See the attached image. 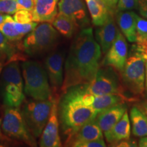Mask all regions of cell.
<instances>
[{
	"label": "cell",
	"instance_id": "obj_1",
	"mask_svg": "<svg viewBox=\"0 0 147 147\" xmlns=\"http://www.w3.org/2000/svg\"><path fill=\"white\" fill-rule=\"evenodd\" d=\"M101 55L100 46L95 39L93 29H82L73 40L66 59L62 92L74 86L89 84L100 68Z\"/></svg>",
	"mask_w": 147,
	"mask_h": 147
},
{
	"label": "cell",
	"instance_id": "obj_2",
	"mask_svg": "<svg viewBox=\"0 0 147 147\" xmlns=\"http://www.w3.org/2000/svg\"><path fill=\"white\" fill-rule=\"evenodd\" d=\"M87 85L80 84L69 88L63 92L60 100L59 115L63 134L67 136L66 140L97 116L91 106H84L82 103V96Z\"/></svg>",
	"mask_w": 147,
	"mask_h": 147
},
{
	"label": "cell",
	"instance_id": "obj_3",
	"mask_svg": "<svg viewBox=\"0 0 147 147\" xmlns=\"http://www.w3.org/2000/svg\"><path fill=\"white\" fill-rule=\"evenodd\" d=\"M25 94L36 100H52V89L47 71L39 62L25 61L22 63Z\"/></svg>",
	"mask_w": 147,
	"mask_h": 147
},
{
	"label": "cell",
	"instance_id": "obj_4",
	"mask_svg": "<svg viewBox=\"0 0 147 147\" xmlns=\"http://www.w3.org/2000/svg\"><path fill=\"white\" fill-rule=\"evenodd\" d=\"M59 34L49 23L38 25L23 42V50L29 56H36L51 50L58 41Z\"/></svg>",
	"mask_w": 147,
	"mask_h": 147
},
{
	"label": "cell",
	"instance_id": "obj_5",
	"mask_svg": "<svg viewBox=\"0 0 147 147\" xmlns=\"http://www.w3.org/2000/svg\"><path fill=\"white\" fill-rule=\"evenodd\" d=\"M121 74L125 89L135 96L142 94L145 85V61L137 51L127 59Z\"/></svg>",
	"mask_w": 147,
	"mask_h": 147
},
{
	"label": "cell",
	"instance_id": "obj_6",
	"mask_svg": "<svg viewBox=\"0 0 147 147\" xmlns=\"http://www.w3.org/2000/svg\"><path fill=\"white\" fill-rule=\"evenodd\" d=\"M53 98L47 100H34L30 102L25 100L21 113L29 131L35 138L41 136L49 121Z\"/></svg>",
	"mask_w": 147,
	"mask_h": 147
},
{
	"label": "cell",
	"instance_id": "obj_7",
	"mask_svg": "<svg viewBox=\"0 0 147 147\" xmlns=\"http://www.w3.org/2000/svg\"><path fill=\"white\" fill-rule=\"evenodd\" d=\"M1 129L6 136L21 141L30 146H36L34 136L29 131L23 116L18 108L6 107Z\"/></svg>",
	"mask_w": 147,
	"mask_h": 147
},
{
	"label": "cell",
	"instance_id": "obj_8",
	"mask_svg": "<svg viewBox=\"0 0 147 147\" xmlns=\"http://www.w3.org/2000/svg\"><path fill=\"white\" fill-rule=\"evenodd\" d=\"M87 89L94 96L106 94L125 96V88L120 78L115 69L107 65L106 67L99 68L94 79L87 84Z\"/></svg>",
	"mask_w": 147,
	"mask_h": 147
},
{
	"label": "cell",
	"instance_id": "obj_9",
	"mask_svg": "<svg viewBox=\"0 0 147 147\" xmlns=\"http://www.w3.org/2000/svg\"><path fill=\"white\" fill-rule=\"evenodd\" d=\"M127 54L128 47L125 37L118 29L115 40L106 53L103 64L121 72L126 63Z\"/></svg>",
	"mask_w": 147,
	"mask_h": 147
},
{
	"label": "cell",
	"instance_id": "obj_10",
	"mask_svg": "<svg viewBox=\"0 0 147 147\" xmlns=\"http://www.w3.org/2000/svg\"><path fill=\"white\" fill-rule=\"evenodd\" d=\"M58 117V100L56 97H54L50 117L41 134V138L40 140V146H61V141L59 131V123Z\"/></svg>",
	"mask_w": 147,
	"mask_h": 147
},
{
	"label": "cell",
	"instance_id": "obj_11",
	"mask_svg": "<svg viewBox=\"0 0 147 147\" xmlns=\"http://www.w3.org/2000/svg\"><path fill=\"white\" fill-rule=\"evenodd\" d=\"M63 62L64 54L59 51L50 53L46 59V71L53 91L57 92L63 85Z\"/></svg>",
	"mask_w": 147,
	"mask_h": 147
},
{
	"label": "cell",
	"instance_id": "obj_12",
	"mask_svg": "<svg viewBox=\"0 0 147 147\" xmlns=\"http://www.w3.org/2000/svg\"><path fill=\"white\" fill-rule=\"evenodd\" d=\"M58 10L59 13L74 20L78 27L85 26L89 22L87 9L82 0H59Z\"/></svg>",
	"mask_w": 147,
	"mask_h": 147
},
{
	"label": "cell",
	"instance_id": "obj_13",
	"mask_svg": "<svg viewBox=\"0 0 147 147\" xmlns=\"http://www.w3.org/2000/svg\"><path fill=\"white\" fill-rule=\"evenodd\" d=\"M103 131L96 119L89 121L82 125L72 136L65 141L66 146H76L78 143L103 138Z\"/></svg>",
	"mask_w": 147,
	"mask_h": 147
},
{
	"label": "cell",
	"instance_id": "obj_14",
	"mask_svg": "<svg viewBox=\"0 0 147 147\" xmlns=\"http://www.w3.org/2000/svg\"><path fill=\"white\" fill-rule=\"evenodd\" d=\"M114 12H111L106 21L101 25L95 32L96 41L100 46L103 54H106L113 45L117 36V28L113 16Z\"/></svg>",
	"mask_w": 147,
	"mask_h": 147
},
{
	"label": "cell",
	"instance_id": "obj_15",
	"mask_svg": "<svg viewBox=\"0 0 147 147\" xmlns=\"http://www.w3.org/2000/svg\"><path fill=\"white\" fill-rule=\"evenodd\" d=\"M59 0H34L32 10L33 21L37 23H52L58 12Z\"/></svg>",
	"mask_w": 147,
	"mask_h": 147
},
{
	"label": "cell",
	"instance_id": "obj_16",
	"mask_svg": "<svg viewBox=\"0 0 147 147\" xmlns=\"http://www.w3.org/2000/svg\"><path fill=\"white\" fill-rule=\"evenodd\" d=\"M127 110L125 102L117 104L98 113L95 117L97 123L102 130L104 135L122 118Z\"/></svg>",
	"mask_w": 147,
	"mask_h": 147
},
{
	"label": "cell",
	"instance_id": "obj_17",
	"mask_svg": "<svg viewBox=\"0 0 147 147\" xmlns=\"http://www.w3.org/2000/svg\"><path fill=\"white\" fill-rule=\"evenodd\" d=\"M131 134V125L127 112L107 133L104 134L106 141L111 146L123 140H128Z\"/></svg>",
	"mask_w": 147,
	"mask_h": 147
},
{
	"label": "cell",
	"instance_id": "obj_18",
	"mask_svg": "<svg viewBox=\"0 0 147 147\" xmlns=\"http://www.w3.org/2000/svg\"><path fill=\"white\" fill-rule=\"evenodd\" d=\"M137 15L133 11H119L117 21L121 32L129 42H136Z\"/></svg>",
	"mask_w": 147,
	"mask_h": 147
},
{
	"label": "cell",
	"instance_id": "obj_19",
	"mask_svg": "<svg viewBox=\"0 0 147 147\" xmlns=\"http://www.w3.org/2000/svg\"><path fill=\"white\" fill-rule=\"evenodd\" d=\"M91 15L92 23L95 26L102 25L108 19L111 11L102 0H85Z\"/></svg>",
	"mask_w": 147,
	"mask_h": 147
},
{
	"label": "cell",
	"instance_id": "obj_20",
	"mask_svg": "<svg viewBox=\"0 0 147 147\" xmlns=\"http://www.w3.org/2000/svg\"><path fill=\"white\" fill-rule=\"evenodd\" d=\"M3 88V101L6 107L19 108L25 102L23 89L14 84H6Z\"/></svg>",
	"mask_w": 147,
	"mask_h": 147
},
{
	"label": "cell",
	"instance_id": "obj_21",
	"mask_svg": "<svg viewBox=\"0 0 147 147\" xmlns=\"http://www.w3.org/2000/svg\"><path fill=\"white\" fill-rule=\"evenodd\" d=\"M132 133L135 136H147V115L138 106H134L130 111Z\"/></svg>",
	"mask_w": 147,
	"mask_h": 147
},
{
	"label": "cell",
	"instance_id": "obj_22",
	"mask_svg": "<svg viewBox=\"0 0 147 147\" xmlns=\"http://www.w3.org/2000/svg\"><path fill=\"white\" fill-rule=\"evenodd\" d=\"M127 97L118 94H106L95 96L91 108L97 115L104 110L113 107L117 104L125 102Z\"/></svg>",
	"mask_w": 147,
	"mask_h": 147
},
{
	"label": "cell",
	"instance_id": "obj_23",
	"mask_svg": "<svg viewBox=\"0 0 147 147\" xmlns=\"http://www.w3.org/2000/svg\"><path fill=\"white\" fill-rule=\"evenodd\" d=\"M51 23L59 33L68 38L73 36L78 27L74 20L61 13L57 14Z\"/></svg>",
	"mask_w": 147,
	"mask_h": 147
},
{
	"label": "cell",
	"instance_id": "obj_24",
	"mask_svg": "<svg viewBox=\"0 0 147 147\" xmlns=\"http://www.w3.org/2000/svg\"><path fill=\"white\" fill-rule=\"evenodd\" d=\"M3 84H14L23 89V78L18 61L9 62L2 73Z\"/></svg>",
	"mask_w": 147,
	"mask_h": 147
},
{
	"label": "cell",
	"instance_id": "obj_25",
	"mask_svg": "<svg viewBox=\"0 0 147 147\" xmlns=\"http://www.w3.org/2000/svg\"><path fill=\"white\" fill-rule=\"evenodd\" d=\"M8 38L0 32V57H5L8 59V63L14 61L23 60L21 55L18 54L15 47H14Z\"/></svg>",
	"mask_w": 147,
	"mask_h": 147
},
{
	"label": "cell",
	"instance_id": "obj_26",
	"mask_svg": "<svg viewBox=\"0 0 147 147\" xmlns=\"http://www.w3.org/2000/svg\"><path fill=\"white\" fill-rule=\"evenodd\" d=\"M0 32L10 42H17L23 38L16 28L14 18L10 15H7L5 21L0 25Z\"/></svg>",
	"mask_w": 147,
	"mask_h": 147
},
{
	"label": "cell",
	"instance_id": "obj_27",
	"mask_svg": "<svg viewBox=\"0 0 147 147\" xmlns=\"http://www.w3.org/2000/svg\"><path fill=\"white\" fill-rule=\"evenodd\" d=\"M146 41H147V19L137 15L136 42L140 44Z\"/></svg>",
	"mask_w": 147,
	"mask_h": 147
},
{
	"label": "cell",
	"instance_id": "obj_28",
	"mask_svg": "<svg viewBox=\"0 0 147 147\" xmlns=\"http://www.w3.org/2000/svg\"><path fill=\"white\" fill-rule=\"evenodd\" d=\"M20 10L16 0H0V13L12 14Z\"/></svg>",
	"mask_w": 147,
	"mask_h": 147
},
{
	"label": "cell",
	"instance_id": "obj_29",
	"mask_svg": "<svg viewBox=\"0 0 147 147\" xmlns=\"http://www.w3.org/2000/svg\"><path fill=\"white\" fill-rule=\"evenodd\" d=\"M14 21L18 23H29L33 21L32 11L18 10L14 14Z\"/></svg>",
	"mask_w": 147,
	"mask_h": 147
},
{
	"label": "cell",
	"instance_id": "obj_30",
	"mask_svg": "<svg viewBox=\"0 0 147 147\" xmlns=\"http://www.w3.org/2000/svg\"><path fill=\"white\" fill-rule=\"evenodd\" d=\"M140 1V0H119L116 9L117 12L138 9Z\"/></svg>",
	"mask_w": 147,
	"mask_h": 147
},
{
	"label": "cell",
	"instance_id": "obj_31",
	"mask_svg": "<svg viewBox=\"0 0 147 147\" xmlns=\"http://www.w3.org/2000/svg\"><path fill=\"white\" fill-rule=\"evenodd\" d=\"M38 23L37 22H31L29 23H18L15 22V27L18 32L21 34L23 37L25 35L29 34L30 32H32L34 29L36 28Z\"/></svg>",
	"mask_w": 147,
	"mask_h": 147
},
{
	"label": "cell",
	"instance_id": "obj_32",
	"mask_svg": "<svg viewBox=\"0 0 147 147\" xmlns=\"http://www.w3.org/2000/svg\"><path fill=\"white\" fill-rule=\"evenodd\" d=\"M106 146L104 138H103L94 140L86 141V142L78 143L76 147H104Z\"/></svg>",
	"mask_w": 147,
	"mask_h": 147
},
{
	"label": "cell",
	"instance_id": "obj_33",
	"mask_svg": "<svg viewBox=\"0 0 147 147\" xmlns=\"http://www.w3.org/2000/svg\"><path fill=\"white\" fill-rule=\"evenodd\" d=\"M20 10L32 11L34 7V0H16Z\"/></svg>",
	"mask_w": 147,
	"mask_h": 147
},
{
	"label": "cell",
	"instance_id": "obj_34",
	"mask_svg": "<svg viewBox=\"0 0 147 147\" xmlns=\"http://www.w3.org/2000/svg\"><path fill=\"white\" fill-rule=\"evenodd\" d=\"M136 51L142 55L145 61H147V41L137 44Z\"/></svg>",
	"mask_w": 147,
	"mask_h": 147
},
{
	"label": "cell",
	"instance_id": "obj_35",
	"mask_svg": "<svg viewBox=\"0 0 147 147\" xmlns=\"http://www.w3.org/2000/svg\"><path fill=\"white\" fill-rule=\"evenodd\" d=\"M138 10L140 15L147 19V0H140L138 7Z\"/></svg>",
	"mask_w": 147,
	"mask_h": 147
},
{
	"label": "cell",
	"instance_id": "obj_36",
	"mask_svg": "<svg viewBox=\"0 0 147 147\" xmlns=\"http://www.w3.org/2000/svg\"><path fill=\"white\" fill-rule=\"evenodd\" d=\"M137 143L134 140H129V139L128 140H123L119 141L117 143L114 145L113 146H126V147H129V146H137Z\"/></svg>",
	"mask_w": 147,
	"mask_h": 147
},
{
	"label": "cell",
	"instance_id": "obj_37",
	"mask_svg": "<svg viewBox=\"0 0 147 147\" xmlns=\"http://www.w3.org/2000/svg\"><path fill=\"white\" fill-rule=\"evenodd\" d=\"M111 12H115L119 0H102Z\"/></svg>",
	"mask_w": 147,
	"mask_h": 147
},
{
	"label": "cell",
	"instance_id": "obj_38",
	"mask_svg": "<svg viewBox=\"0 0 147 147\" xmlns=\"http://www.w3.org/2000/svg\"><path fill=\"white\" fill-rule=\"evenodd\" d=\"M138 146L140 147H147V136L142 137L139 140Z\"/></svg>",
	"mask_w": 147,
	"mask_h": 147
},
{
	"label": "cell",
	"instance_id": "obj_39",
	"mask_svg": "<svg viewBox=\"0 0 147 147\" xmlns=\"http://www.w3.org/2000/svg\"><path fill=\"white\" fill-rule=\"evenodd\" d=\"M6 16L7 15H4V14H3L2 13H0V25L5 21Z\"/></svg>",
	"mask_w": 147,
	"mask_h": 147
},
{
	"label": "cell",
	"instance_id": "obj_40",
	"mask_svg": "<svg viewBox=\"0 0 147 147\" xmlns=\"http://www.w3.org/2000/svg\"><path fill=\"white\" fill-rule=\"evenodd\" d=\"M145 67H146V73H145V86L147 89V61H145Z\"/></svg>",
	"mask_w": 147,
	"mask_h": 147
},
{
	"label": "cell",
	"instance_id": "obj_41",
	"mask_svg": "<svg viewBox=\"0 0 147 147\" xmlns=\"http://www.w3.org/2000/svg\"><path fill=\"white\" fill-rule=\"evenodd\" d=\"M144 112L146 113L147 115V103H146V104L144 105Z\"/></svg>",
	"mask_w": 147,
	"mask_h": 147
},
{
	"label": "cell",
	"instance_id": "obj_42",
	"mask_svg": "<svg viewBox=\"0 0 147 147\" xmlns=\"http://www.w3.org/2000/svg\"><path fill=\"white\" fill-rule=\"evenodd\" d=\"M2 69H3V64H2V63H1V61H0V74L1 73Z\"/></svg>",
	"mask_w": 147,
	"mask_h": 147
},
{
	"label": "cell",
	"instance_id": "obj_43",
	"mask_svg": "<svg viewBox=\"0 0 147 147\" xmlns=\"http://www.w3.org/2000/svg\"><path fill=\"white\" fill-rule=\"evenodd\" d=\"M1 119H0V138H1V136H2V134H1Z\"/></svg>",
	"mask_w": 147,
	"mask_h": 147
},
{
	"label": "cell",
	"instance_id": "obj_44",
	"mask_svg": "<svg viewBox=\"0 0 147 147\" xmlns=\"http://www.w3.org/2000/svg\"><path fill=\"white\" fill-rule=\"evenodd\" d=\"M1 146H3V145H1V144H0V147Z\"/></svg>",
	"mask_w": 147,
	"mask_h": 147
},
{
	"label": "cell",
	"instance_id": "obj_45",
	"mask_svg": "<svg viewBox=\"0 0 147 147\" xmlns=\"http://www.w3.org/2000/svg\"><path fill=\"white\" fill-rule=\"evenodd\" d=\"M146 103H147V102H146Z\"/></svg>",
	"mask_w": 147,
	"mask_h": 147
}]
</instances>
